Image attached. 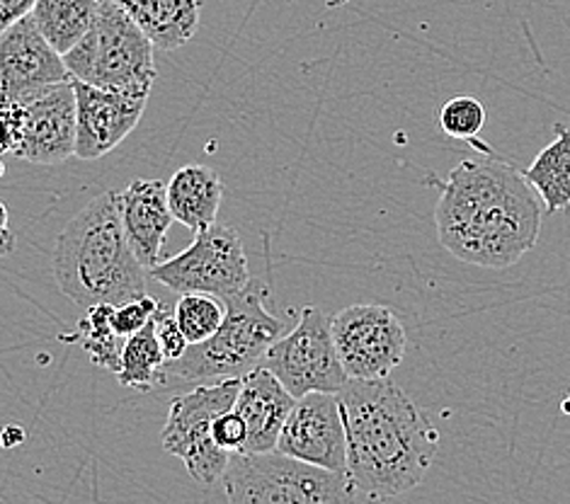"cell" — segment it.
I'll use <instances>...</instances> for the list:
<instances>
[{
  "mask_svg": "<svg viewBox=\"0 0 570 504\" xmlns=\"http://www.w3.org/2000/svg\"><path fill=\"white\" fill-rule=\"evenodd\" d=\"M267 284L250 279L243 291L222 298L224 320L205 343L189 345L180 359L168 362L163 372L193 381V384H216V381L240 378L261 366L265 352L287 330L284 320L267 310Z\"/></svg>",
  "mask_w": 570,
  "mask_h": 504,
  "instance_id": "obj_4",
  "label": "cell"
},
{
  "mask_svg": "<svg viewBox=\"0 0 570 504\" xmlns=\"http://www.w3.org/2000/svg\"><path fill=\"white\" fill-rule=\"evenodd\" d=\"M20 141L12 154L35 166H59L76 156V92L71 80L39 88L16 100Z\"/></svg>",
  "mask_w": 570,
  "mask_h": 504,
  "instance_id": "obj_11",
  "label": "cell"
},
{
  "mask_svg": "<svg viewBox=\"0 0 570 504\" xmlns=\"http://www.w3.org/2000/svg\"><path fill=\"white\" fill-rule=\"evenodd\" d=\"M148 275L180 296L209 294L216 298L243 291L253 279L238 230L222 224H212L202 234H195L189 248L170 260H160L148 269Z\"/></svg>",
  "mask_w": 570,
  "mask_h": 504,
  "instance_id": "obj_9",
  "label": "cell"
},
{
  "mask_svg": "<svg viewBox=\"0 0 570 504\" xmlns=\"http://www.w3.org/2000/svg\"><path fill=\"white\" fill-rule=\"evenodd\" d=\"M154 51L141 27L115 0H102L88 34L63 53V63L71 80L148 100L158 78Z\"/></svg>",
  "mask_w": 570,
  "mask_h": 504,
  "instance_id": "obj_5",
  "label": "cell"
},
{
  "mask_svg": "<svg viewBox=\"0 0 570 504\" xmlns=\"http://www.w3.org/2000/svg\"><path fill=\"white\" fill-rule=\"evenodd\" d=\"M529 187L544 201L549 214L570 209V127L556 125V139L541 148L532 166L522 170Z\"/></svg>",
  "mask_w": 570,
  "mask_h": 504,
  "instance_id": "obj_19",
  "label": "cell"
},
{
  "mask_svg": "<svg viewBox=\"0 0 570 504\" xmlns=\"http://www.w3.org/2000/svg\"><path fill=\"white\" fill-rule=\"evenodd\" d=\"M160 51L185 47L199 30L202 0H115Z\"/></svg>",
  "mask_w": 570,
  "mask_h": 504,
  "instance_id": "obj_17",
  "label": "cell"
},
{
  "mask_svg": "<svg viewBox=\"0 0 570 504\" xmlns=\"http://www.w3.org/2000/svg\"><path fill=\"white\" fill-rule=\"evenodd\" d=\"M240 378L199 384L189 393L173 398L160 444L170 456H178L199 485H214L224 478L230 454L216 446L212 437L214 419L236 403Z\"/></svg>",
  "mask_w": 570,
  "mask_h": 504,
  "instance_id": "obj_7",
  "label": "cell"
},
{
  "mask_svg": "<svg viewBox=\"0 0 570 504\" xmlns=\"http://www.w3.org/2000/svg\"><path fill=\"white\" fill-rule=\"evenodd\" d=\"M112 310L110 304H98L86 308V316L78 318L73 335H63V343H80L88 352V357L95 366L107 372H119V335L112 328Z\"/></svg>",
  "mask_w": 570,
  "mask_h": 504,
  "instance_id": "obj_22",
  "label": "cell"
},
{
  "mask_svg": "<svg viewBox=\"0 0 570 504\" xmlns=\"http://www.w3.org/2000/svg\"><path fill=\"white\" fill-rule=\"evenodd\" d=\"M16 243L18 240L10 234V226H8V209H6V204L0 201V257L16 250Z\"/></svg>",
  "mask_w": 570,
  "mask_h": 504,
  "instance_id": "obj_29",
  "label": "cell"
},
{
  "mask_svg": "<svg viewBox=\"0 0 570 504\" xmlns=\"http://www.w3.org/2000/svg\"><path fill=\"white\" fill-rule=\"evenodd\" d=\"M212 437H214L216 446L224 448V452L243 454V448H246V439H248L246 422H243L240 415L234 411V407H230V411L222 413L214 419Z\"/></svg>",
  "mask_w": 570,
  "mask_h": 504,
  "instance_id": "obj_27",
  "label": "cell"
},
{
  "mask_svg": "<svg viewBox=\"0 0 570 504\" xmlns=\"http://www.w3.org/2000/svg\"><path fill=\"white\" fill-rule=\"evenodd\" d=\"M261 366L277 376L294 398L306 393H337L350 376L337 357L331 318L318 306H304L294 328L275 339Z\"/></svg>",
  "mask_w": 570,
  "mask_h": 504,
  "instance_id": "obj_8",
  "label": "cell"
},
{
  "mask_svg": "<svg viewBox=\"0 0 570 504\" xmlns=\"http://www.w3.org/2000/svg\"><path fill=\"white\" fill-rule=\"evenodd\" d=\"M485 107L473 95H454L440 112L442 131L456 141H473L485 127Z\"/></svg>",
  "mask_w": 570,
  "mask_h": 504,
  "instance_id": "obj_24",
  "label": "cell"
},
{
  "mask_svg": "<svg viewBox=\"0 0 570 504\" xmlns=\"http://www.w3.org/2000/svg\"><path fill=\"white\" fill-rule=\"evenodd\" d=\"M71 80L63 57L27 16L0 34V102H16L39 88Z\"/></svg>",
  "mask_w": 570,
  "mask_h": 504,
  "instance_id": "obj_13",
  "label": "cell"
},
{
  "mask_svg": "<svg viewBox=\"0 0 570 504\" xmlns=\"http://www.w3.org/2000/svg\"><path fill=\"white\" fill-rule=\"evenodd\" d=\"M22 439H24V432H22L20 427H16V425H8V427L3 429V434H0V442H3L6 448L18 446Z\"/></svg>",
  "mask_w": 570,
  "mask_h": 504,
  "instance_id": "obj_30",
  "label": "cell"
},
{
  "mask_svg": "<svg viewBox=\"0 0 570 504\" xmlns=\"http://www.w3.org/2000/svg\"><path fill=\"white\" fill-rule=\"evenodd\" d=\"M158 304H160L158 298L144 294L139 298H134V302L115 306V310H112V328H115V333L121 339H127L129 335L139 333L144 325L156 316Z\"/></svg>",
  "mask_w": 570,
  "mask_h": 504,
  "instance_id": "obj_25",
  "label": "cell"
},
{
  "mask_svg": "<svg viewBox=\"0 0 570 504\" xmlns=\"http://www.w3.org/2000/svg\"><path fill=\"white\" fill-rule=\"evenodd\" d=\"M341 405L347 475L374 502L399 497L425 481L440 452V432L391 378H350Z\"/></svg>",
  "mask_w": 570,
  "mask_h": 504,
  "instance_id": "obj_2",
  "label": "cell"
},
{
  "mask_svg": "<svg viewBox=\"0 0 570 504\" xmlns=\"http://www.w3.org/2000/svg\"><path fill=\"white\" fill-rule=\"evenodd\" d=\"M226 306L222 298L209 294H183L180 302L173 306V316L189 345L205 343L224 320Z\"/></svg>",
  "mask_w": 570,
  "mask_h": 504,
  "instance_id": "obj_23",
  "label": "cell"
},
{
  "mask_svg": "<svg viewBox=\"0 0 570 504\" xmlns=\"http://www.w3.org/2000/svg\"><path fill=\"white\" fill-rule=\"evenodd\" d=\"M294 403V395L265 366H255L253 372L240 376L234 411L246 422L248 429L243 454L275 452L279 432L284 422H287Z\"/></svg>",
  "mask_w": 570,
  "mask_h": 504,
  "instance_id": "obj_16",
  "label": "cell"
},
{
  "mask_svg": "<svg viewBox=\"0 0 570 504\" xmlns=\"http://www.w3.org/2000/svg\"><path fill=\"white\" fill-rule=\"evenodd\" d=\"M277 452L325 471L347 473L345 425L333 393H306L296 398L279 432Z\"/></svg>",
  "mask_w": 570,
  "mask_h": 504,
  "instance_id": "obj_12",
  "label": "cell"
},
{
  "mask_svg": "<svg viewBox=\"0 0 570 504\" xmlns=\"http://www.w3.org/2000/svg\"><path fill=\"white\" fill-rule=\"evenodd\" d=\"M37 0H0V34L32 12Z\"/></svg>",
  "mask_w": 570,
  "mask_h": 504,
  "instance_id": "obj_28",
  "label": "cell"
},
{
  "mask_svg": "<svg viewBox=\"0 0 570 504\" xmlns=\"http://www.w3.org/2000/svg\"><path fill=\"white\" fill-rule=\"evenodd\" d=\"M331 330L350 378H389L409 349L403 323L389 306H347L331 318Z\"/></svg>",
  "mask_w": 570,
  "mask_h": 504,
  "instance_id": "obj_10",
  "label": "cell"
},
{
  "mask_svg": "<svg viewBox=\"0 0 570 504\" xmlns=\"http://www.w3.org/2000/svg\"><path fill=\"white\" fill-rule=\"evenodd\" d=\"M119 219L125 236L144 269L160 263L163 243L173 226L166 182L158 177H139L119 192Z\"/></svg>",
  "mask_w": 570,
  "mask_h": 504,
  "instance_id": "obj_15",
  "label": "cell"
},
{
  "mask_svg": "<svg viewBox=\"0 0 570 504\" xmlns=\"http://www.w3.org/2000/svg\"><path fill=\"white\" fill-rule=\"evenodd\" d=\"M222 483L228 504H357L347 473L311 466L277 448L230 454Z\"/></svg>",
  "mask_w": 570,
  "mask_h": 504,
  "instance_id": "obj_6",
  "label": "cell"
},
{
  "mask_svg": "<svg viewBox=\"0 0 570 504\" xmlns=\"http://www.w3.org/2000/svg\"><path fill=\"white\" fill-rule=\"evenodd\" d=\"M154 320H156V337H158V345L163 349V357H166V364L180 359L185 349L189 347V343L185 339L183 330L178 328V323H175L173 306H166L160 302Z\"/></svg>",
  "mask_w": 570,
  "mask_h": 504,
  "instance_id": "obj_26",
  "label": "cell"
},
{
  "mask_svg": "<svg viewBox=\"0 0 570 504\" xmlns=\"http://www.w3.org/2000/svg\"><path fill=\"white\" fill-rule=\"evenodd\" d=\"M561 411H563L566 415H570V391H568V395H566V401L561 403Z\"/></svg>",
  "mask_w": 570,
  "mask_h": 504,
  "instance_id": "obj_31",
  "label": "cell"
},
{
  "mask_svg": "<svg viewBox=\"0 0 570 504\" xmlns=\"http://www.w3.org/2000/svg\"><path fill=\"white\" fill-rule=\"evenodd\" d=\"M163 366H166V357H163V349L156 337V320L151 318L139 333L129 335L125 345H121L117 378L127 388L151 391Z\"/></svg>",
  "mask_w": 570,
  "mask_h": 504,
  "instance_id": "obj_21",
  "label": "cell"
},
{
  "mask_svg": "<svg viewBox=\"0 0 570 504\" xmlns=\"http://www.w3.org/2000/svg\"><path fill=\"white\" fill-rule=\"evenodd\" d=\"M166 197L173 219L193 234H202L216 224V214H219L224 199V185L222 177L212 168L193 162V166H185L170 177Z\"/></svg>",
  "mask_w": 570,
  "mask_h": 504,
  "instance_id": "obj_18",
  "label": "cell"
},
{
  "mask_svg": "<svg viewBox=\"0 0 570 504\" xmlns=\"http://www.w3.org/2000/svg\"><path fill=\"white\" fill-rule=\"evenodd\" d=\"M76 92V156L98 160L139 127L146 100L71 80Z\"/></svg>",
  "mask_w": 570,
  "mask_h": 504,
  "instance_id": "obj_14",
  "label": "cell"
},
{
  "mask_svg": "<svg viewBox=\"0 0 570 504\" xmlns=\"http://www.w3.org/2000/svg\"><path fill=\"white\" fill-rule=\"evenodd\" d=\"M102 0H37L30 18L61 57L88 34Z\"/></svg>",
  "mask_w": 570,
  "mask_h": 504,
  "instance_id": "obj_20",
  "label": "cell"
},
{
  "mask_svg": "<svg viewBox=\"0 0 570 504\" xmlns=\"http://www.w3.org/2000/svg\"><path fill=\"white\" fill-rule=\"evenodd\" d=\"M440 189L434 207L440 245L456 260L508 269L534 250L541 234V207L522 170L493 158H466L446 180L428 177Z\"/></svg>",
  "mask_w": 570,
  "mask_h": 504,
  "instance_id": "obj_1",
  "label": "cell"
},
{
  "mask_svg": "<svg viewBox=\"0 0 570 504\" xmlns=\"http://www.w3.org/2000/svg\"><path fill=\"white\" fill-rule=\"evenodd\" d=\"M146 271L121 228L115 189L90 199L57 238L53 277L61 294L83 310L121 306L148 294Z\"/></svg>",
  "mask_w": 570,
  "mask_h": 504,
  "instance_id": "obj_3",
  "label": "cell"
}]
</instances>
